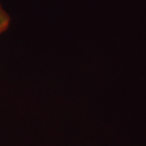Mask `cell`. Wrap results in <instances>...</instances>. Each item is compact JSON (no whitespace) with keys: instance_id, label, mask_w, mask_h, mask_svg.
I'll list each match as a JSON object with an SVG mask.
<instances>
[{"instance_id":"obj_1","label":"cell","mask_w":146,"mask_h":146,"mask_svg":"<svg viewBox=\"0 0 146 146\" xmlns=\"http://www.w3.org/2000/svg\"><path fill=\"white\" fill-rule=\"evenodd\" d=\"M11 19L9 14L5 11V9L0 5V34H2L10 25Z\"/></svg>"}]
</instances>
